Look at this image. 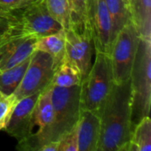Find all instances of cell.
Returning <instances> with one entry per match:
<instances>
[{"mask_svg": "<svg viewBox=\"0 0 151 151\" xmlns=\"http://www.w3.org/2000/svg\"><path fill=\"white\" fill-rule=\"evenodd\" d=\"M139 41L140 35L131 20L116 35L109 53L115 84L130 79Z\"/></svg>", "mask_w": 151, "mask_h": 151, "instance_id": "6", "label": "cell"}, {"mask_svg": "<svg viewBox=\"0 0 151 151\" xmlns=\"http://www.w3.org/2000/svg\"><path fill=\"white\" fill-rule=\"evenodd\" d=\"M51 100L54 108V122L50 132L49 142H58L77 124L80 111V85L59 88L50 85ZM47 144V143H46Z\"/></svg>", "mask_w": 151, "mask_h": 151, "instance_id": "5", "label": "cell"}, {"mask_svg": "<svg viewBox=\"0 0 151 151\" xmlns=\"http://www.w3.org/2000/svg\"><path fill=\"white\" fill-rule=\"evenodd\" d=\"M65 29L54 34H50L37 40L35 50L48 53L54 60V64L58 68L65 58Z\"/></svg>", "mask_w": 151, "mask_h": 151, "instance_id": "14", "label": "cell"}, {"mask_svg": "<svg viewBox=\"0 0 151 151\" xmlns=\"http://www.w3.org/2000/svg\"><path fill=\"white\" fill-rule=\"evenodd\" d=\"M6 27H7V19H0V35L6 29Z\"/></svg>", "mask_w": 151, "mask_h": 151, "instance_id": "25", "label": "cell"}, {"mask_svg": "<svg viewBox=\"0 0 151 151\" xmlns=\"http://www.w3.org/2000/svg\"><path fill=\"white\" fill-rule=\"evenodd\" d=\"M17 102L13 94L5 96L0 93V131L6 127Z\"/></svg>", "mask_w": 151, "mask_h": 151, "instance_id": "21", "label": "cell"}, {"mask_svg": "<svg viewBox=\"0 0 151 151\" xmlns=\"http://www.w3.org/2000/svg\"><path fill=\"white\" fill-rule=\"evenodd\" d=\"M7 19V11L0 9V19Z\"/></svg>", "mask_w": 151, "mask_h": 151, "instance_id": "26", "label": "cell"}, {"mask_svg": "<svg viewBox=\"0 0 151 151\" xmlns=\"http://www.w3.org/2000/svg\"><path fill=\"white\" fill-rule=\"evenodd\" d=\"M63 27L50 15L45 0H34L27 4L7 11L5 37H42L61 31Z\"/></svg>", "mask_w": 151, "mask_h": 151, "instance_id": "2", "label": "cell"}, {"mask_svg": "<svg viewBox=\"0 0 151 151\" xmlns=\"http://www.w3.org/2000/svg\"><path fill=\"white\" fill-rule=\"evenodd\" d=\"M151 150L150 117H144L134 127L129 142L128 151Z\"/></svg>", "mask_w": 151, "mask_h": 151, "instance_id": "16", "label": "cell"}, {"mask_svg": "<svg viewBox=\"0 0 151 151\" xmlns=\"http://www.w3.org/2000/svg\"><path fill=\"white\" fill-rule=\"evenodd\" d=\"M39 38L5 37L0 35V72L13 67L27 58L35 50V45Z\"/></svg>", "mask_w": 151, "mask_h": 151, "instance_id": "11", "label": "cell"}, {"mask_svg": "<svg viewBox=\"0 0 151 151\" xmlns=\"http://www.w3.org/2000/svg\"><path fill=\"white\" fill-rule=\"evenodd\" d=\"M50 15L63 29L66 30L72 27L71 10L67 0H45Z\"/></svg>", "mask_w": 151, "mask_h": 151, "instance_id": "19", "label": "cell"}, {"mask_svg": "<svg viewBox=\"0 0 151 151\" xmlns=\"http://www.w3.org/2000/svg\"><path fill=\"white\" fill-rule=\"evenodd\" d=\"M113 84L109 55L96 52L95 62L80 84L81 110L99 112Z\"/></svg>", "mask_w": 151, "mask_h": 151, "instance_id": "4", "label": "cell"}, {"mask_svg": "<svg viewBox=\"0 0 151 151\" xmlns=\"http://www.w3.org/2000/svg\"><path fill=\"white\" fill-rule=\"evenodd\" d=\"M41 92L23 97L15 104L4 131L18 142L33 133V114Z\"/></svg>", "mask_w": 151, "mask_h": 151, "instance_id": "10", "label": "cell"}, {"mask_svg": "<svg viewBox=\"0 0 151 151\" xmlns=\"http://www.w3.org/2000/svg\"><path fill=\"white\" fill-rule=\"evenodd\" d=\"M76 127L78 151H97L101 132L99 113L81 110Z\"/></svg>", "mask_w": 151, "mask_h": 151, "instance_id": "12", "label": "cell"}, {"mask_svg": "<svg viewBox=\"0 0 151 151\" xmlns=\"http://www.w3.org/2000/svg\"><path fill=\"white\" fill-rule=\"evenodd\" d=\"M32 1H34V0H32Z\"/></svg>", "mask_w": 151, "mask_h": 151, "instance_id": "28", "label": "cell"}, {"mask_svg": "<svg viewBox=\"0 0 151 151\" xmlns=\"http://www.w3.org/2000/svg\"><path fill=\"white\" fill-rule=\"evenodd\" d=\"M127 1V3L128 4V5H129V2H130V0H126Z\"/></svg>", "mask_w": 151, "mask_h": 151, "instance_id": "27", "label": "cell"}, {"mask_svg": "<svg viewBox=\"0 0 151 151\" xmlns=\"http://www.w3.org/2000/svg\"><path fill=\"white\" fill-rule=\"evenodd\" d=\"M67 1L71 10L72 27L79 31L88 30V0H67Z\"/></svg>", "mask_w": 151, "mask_h": 151, "instance_id": "20", "label": "cell"}, {"mask_svg": "<svg viewBox=\"0 0 151 151\" xmlns=\"http://www.w3.org/2000/svg\"><path fill=\"white\" fill-rule=\"evenodd\" d=\"M129 11L140 37L151 41V0H130Z\"/></svg>", "mask_w": 151, "mask_h": 151, "instance_id": "13", "label": "cell"}, {"mask_svg": "<svg viewBox=\"0 0 151 151\" xmlns=\"http://www.w3.org/2000/svg\"><path fill=\"white\" fill-rule=\"evenodd\" d=\"M58 142H50L43 145L40 149V151H58Z\"/></svg>", "mask_w": 151, "mask_h": 151, "instance_id": "24", "label": "cell"}, {"mask_svg": "<svg viewBox=\"0 0 151 151\" xmlns=\"http://www.w3.org/2000/svg\"><path fill=\"white\" fill-rule=\"evenodd\" d=\"M65 32V59L80 72L83 79L91 67L92 56L95 51L90 33L88 30L79 31L73 27Z\"/></svg>", "mask_w": 151, "mask_h": 151, "instance_id": "9", "label": "cell"}, {"mask_svg": "<svg viewBox=\"0 0 151 151\" xmlns=\"http://www.w3.org/2000/svg\"><path fill=\"white\" fill-rule=\"evenodd\" d=\"M56 70L54 60L48 53L35 50L23 79L13 93L17 101L49 87Z\"/></svg>", "mask_w": 151, "mask_h": 151, "instance_id": "7", "label": "cell"}, {"mask_svg": "<svg viewBox=\"0 0 151 151\" xmlns=\"http://www.w3.org/2000/svg\"><path fill=\"white\" fill-rule=\"evenodd\" d=\"M88 27L95 53L109 55L113 42L112 24L104 0H88Z\"/></svg>", "mask_w": 151, "mask_h": 151, "instance_id": "8", "label": "cell"}, {"mask_svg": "<svg viewBox=\"0 0 151 151\" xmlns=\"http://www.w3.org/2000/svg\"><path fill=\"white\" fill-rule=\"evenodd\" d=\"M58 151H78V138L76 126L72 130L65 134L58 140Z\"/></svg>", "mask_w": 151, "mask_h": 151, "instance_id": "22", "label": "cell"}, {"mask_svg": "<svg viewBox=\"0 0 151 151\" xmlns=\"http://www.w3.org/2000/svg\"><path fill=\"white\" fill-rule=\"evenodd\" d=\"M32 56V55H31ZM31 56L19 63V65L11 67L5 71L0 72V93L5 96L12 95L15 92L19 85L20 84L28 64L31 59Z\"/></svg>", "mask_w": 151, "mask_h": 151, "instance_id": "15", "label": "cell"}, {"mask_svg": "<svg viewBox=\"0 0 151 151\" xmlns=\"http://www.w3.org/2000/svg\"><path fill=\"white\" fill-rule=\"evenodd\" d=\"M109 12L113 32V40L118 32L130 20L129 5L126 0H104Z\"/></svg>", "mask_w": 151, "mask_h": 151, "instance_id": "17", "label": "cell"}, {"mask_svg": "<svg viewBox=\"0 0 151 151\" xmlns=\"http://www.w3.org/2000/svg\"><path fill=\"white\" fill-rule=\"evenodd\" d=\"M32 0H0V9L4 11H12L22 7Z\"/></svg>", "mask_w": 151, "mask_h": 151, "instance_id": "23", "label": "cell"}, {"mask_svg": "<svg viewBox=\"0 0 151 151\" xmlns=\"http://www.w3.org/2000/svg\"><path fill=\"white\" fill-rule=\"evenodd\" d=\"M132 124L150 116L151 104V41L140 37L131 76Z\"/></svg>", "mask_w": 151, "mask_h": 151, "instance_id": "3", "label": "cell"}, {"mask_svg": "<svg viewBox=\"0 0 151 151\" xmlns=\"http://www.w3.org/2000/svg\"><path fill=\"white\" fill-rule=\"evenodd\" d=\"M82 77L80 72L65 58L57 68L50 85L59 88H71L81 84Z\"/></svg>", "mask_w": 151, "mask_h": 151, "instance_id": "18", "label": "cell"}, {"mask_svg": "<svg viewBox=\"0 0 151 151\" xmlns=\"http://www.w3.org/2000/svg\"><path fill=\"white\" fill-rule=\"evenodd\" d=\"M98 113L101 132L97 151H128L134 129L130 79L113 84Z\"/></svg>", "mask_w": 151, "mask_h": 151, "instance_id": "1", "label": "cell"}]
</instances>
